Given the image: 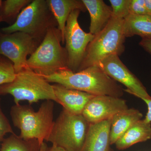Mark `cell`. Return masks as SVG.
Here are the masks:
<instances>
[{"label":"cell","instance_id":"cell-18","mask_svg":"<svg viewBox=\"0 0 151 151\" xmlns=\"http://www.w3.org/2000/svg\"><path fill=\"white\" fill-rule=\"evenodd\" d=\"M123 28L126 37L138 35L142 39L151 38V16L129 14L124 19Z\"/></svg>","mask_w":151,"mask_h":151},{"label":"cell","instance_id":"cell-24","mask_svg":"<svg viewBox=\"0 0 151 151\" xmlns=\"http://www.w3.org/2000/svg\"><path fill=\"white\" fill-rule=\"evenodd\" d=\"M129 14L137 15H148L145 5V0H131Z\"/></svg>","mask_w":151,"mask_h":151},{"label":"cell","instance_id":"cell-14","mask_svg":"<svg viewBox=\"0 0 151 151\" xmlns=\"http://www.w3.org/2000/svg\"><path fill=\"white\" fill-rule=\"evenodd\" d=\"M90 17L89 33L94 36L106 26L112 17L111 6L103 0H82Z\"/></svg>","mask_w":151,"mask_h":151},{"label":"cell","instance_id":"cell-3","mask_svg":"<svg viewBox=\"0 0 151 151\" xmlns=\"http://www.w3.org/2000/svg\"><path fill=\"white\" fill-rule=\"evenodd\" d=\"M61 42L62 34L58 27L49 29L43 40L28 58L29 68L42 76L68 68L67 52Z\"/></svg>","mask_w":151,"mask_h":151},{"label":"cell","instance_id":"cell-10","mask_svg":"<svg viewBox=\"0 0 151 151\" xmlns=\"http://www.w3.org/2000/svg\"><path fill=\"white\" fill-rule=\"evenodd\" d=\"M110 78L120 82L127 87L124 91L141 98L151 97L142 82L120 59L119 56L113 55L106 58L98 65Z\"/></svg>","mask_w":151,"mask_h":151},{"label":"cell","instance_id":"cell-22","mask_svg":"<svg viewBox=\"0 0 151 151\" xmlns=\"http://www.w3.org/2000/svg\"><path fill=\"white\" fill-rule=\"evenodd\" d=\"M112 9V17L124 19L129 14L131 0H110Z\"/></svg>","mask_w":151,"mask_h":151},{"label":"cell","instance_id":"cell-27","mask_svg":"<svg viewBox=\"0 0 151 151\" xmlns=\"http://www.w3.org/2000/svg\"><path fill=\"white\" fill-rule=\"evenodd\" d=\"M145 5L148 14L151 16V0H145Z\"/></svg>","mask_w":151,"mask_h":151},{"label":"cell","instance_id":"cell-16","mask_svg":"<svg viewBox=\"0 0 151 151\" xmlns=\"http://www.w3.org/2000/svg\"><path fill=\"white\" fill-rule=\"evenodd\" d=\"M47 2L62 34V43H65L64 32L68 17L75 10L84 12L87 10L86 7L82 0H47Z\"/></svg>","mask_w":151,"mask_h":151},{"label":"cell","instance_id":"cell-4","mask_svg":"<svg viewBox=\"0 0 151 151\" xmlns=\"http://www.w3.org/2000/svg\"><path fill=\"white\" fill-rule=\"evenodd\" d=\"M6 94L13 96L15 105L27 101L30 105L41 100H52L59 104L52 85L29 68L17 73L12 82L0 86V96Z\"/></svg>","mask_w":151,"mask_h":151},{"label":"cell","instance_id":"cell-8","mask_svg":"<svg viewBox=\"0 0 151 151\" xmlns=\"http://www.w3.org/2000/svg\"><path fill=\"white\" fill-rule=\"evenodd\" d=\"M75 10L70 13L68 19L64 32L65 48L67 52L68 67L74 72L79 70L87 47L94 35L84 32L78 23V17L81 13Z\"/></svg>","mask_w":151,"mask_h":151},{"label":"cell","instance_id":"cell-19","mask_svg":"<svg viewBox=\"0 0 151 151\" xmlns=\"http://www.w3.org/2000/svg\"><path fill=\"white\" fill-rule=\"evenodd\" d=\"M41 145L37 140L24 139L12 134L3 140L0 151H40Z\"/></svg>","mask_w":151,"mask_h":151},{"label":"cell","instance_id":"cell-2","mask_svg":"<svg viewBox=\"0 0 151 151\" xmlns=\"http://www.w3.org/2000/svg\"><path fill=\"white\" fill-rule=\"evenodd\" d=\"M53 102L45 100L36 112L30 105L19 104L12 107V121L14 127L20 131L21 138L37 140L40 145L46 141L54 122Z\"/></svg>","mask_w":151,"mask_h":151},{"label":"cell","instance_id":"cell-20","mask_svg":"<svg viewBox=\"0 0 151 151\" xmlns=\"http://www.w3.org/2000/svg\"><path fill=\"white\" fill-rule=\"evenodd\" d=\"M31 0H6L0 8V22L12 24L21 11L31 2Z\"/></svg>","mask_w":151,"mask_h":151},{"label":"cell","instance_id":"cell-15","mask_svg":"<svg viewBox=\"0 0 151 151\" xmlns=\"http://www.w3.org/2000/svg\"><path fill=\"white\" fill-rule=\"evenodd\" d=\"M143 116L142 113L135 108H128L113 116L110 128L111 145L115 144L130 127L142 120Z\"/></svg>","mask_w":151,"mask_h":151},{"label":"cell","instance_id":"cell-7","mask_svg":"<svg viewBox=\"0 0 151 151\" xmlns=\"http://www.w3.org/2000/svg\"><path fill=\"white\" fill-rule=\"evenodd\" d=\"M89 126L82 115L63 108L54 121L46 141L67 151H82Z\"/></svg>","mask_w":151,"mask_h":151},{"label":"cell","instance_id":"cell-26","mask_svg":"<svg viewBox=\"0 0 151 151\" xmlns=\"http://www.w3.org/2000/svg\"><path fill=\"white\" fill-rule=\"evenodd\" d=\"M139 45L144 50L151 55V38L142 39Z\"/></svg>","mask_w":151,"mask_h":151},{"label":"cell","instance_id":"cell-31","mask_svg":"<svg viewBox=\"0 0 151 151\" xmlns=\"http://www.w3.org/2000/svg\"></svg>","mask_w":151,"mask_h":151},{"label":"cell","instance_id":"cell-25","mask_svg":"<svg viewBox=\"0 0 151 151\" xmlns=\"http://www.w3.org/2000/svg\"><path fill=\"white\" fill-rule=\"evenodd\" d=\"M141 99L146 103L147 106V112L144 120L147 123H151V97L148 98H142Z\"/></svg>","mask_w":151,"mask_h":151},{"label":"cell","instance_id":"cell-9","mask_svg":"<svg viewBox=\"0 0 151 151\" xmlns=\"http://www.w3.org/2000/svg\"><path fill=\"white\" fill-rule=\"evenodd\" d=\"M40 45L25 33L5 34L0 31V55L5 57L12 63L16 73L29 68L27 56L31 55Z\"/></svg>","mask_w":151,"mask_h":151},{"label":"cell","instance_id":"cell-21","mask_svg":"<svg viewBox=\"0 0 151 151\" xmlns=\"http://www.w3.org/2000/svg\"><path fill=\"white\" fill-rule=\"evenodd\" d=\"M16 75L12 63L5 57L0 55V86L13 81Z\"/></svg>","mask_w":151,"mask_h":151},{"label":"cell","instance_id":"cell-5","mask_svg":"<svg viewBox=\"0 0 151 151\" xmlns=\"http://www.w3.org/2000/svg\"><path fill=\"white\" fill-rule=\"evenodd\" d=\"M124 20L112 17L106 26L94 36L87 47L78 71L98 65L100 61L110 55H116L119 56L124 53L126 38L123 28Z\"/></svg>","mask_w":151,"mask_h":151},{"label":"cell","instance_id":"cell-28","mask_svg":"<svg viewBox=\"0 0 151 151\" xmlns=\"http://www.w3.org/2000/svg\"><path fill=\"white\" fill-rule=\"evenodd\" d=\"M46 151H67L62 148L52 145L50 147H48Z\"/></svg>","mask_w":151,"mask_h":151},{"label":"cell","instance_id":"cell-23","mask_svg":"<svg viewBox=\"0 0 151 151\" xmlns=\"http://www.w3.org/2000/svg\"><path fill=\"white\" fill-rule=\"evenodd\" d=\"M9 133L14 134L7 118L2 110L0 97V141L2 142L5 135Z\"/></svg>","mask_w":151,"mask_h":151},{"label":"cell","instance_id":"cell-17","mask_svg":"<svg viewBox=\"0 0 151 151\" xmlns=\"http://www.w3.org/2000/svg\"><path fill=\"white\" fill-rule=\"evenodd\" d=\"M151 138V123L142 119L130 127L115 144L117 150H123L135 144L148 140Z\"/></svg>","mask_w":151,"mask_h":151},{"label":"cell","instance_id":"cell-12","mask_svg":"<svg viewBox=\"0 0 151 151\" xmlns=\"http://www.w3.org/2000/svg\"><path fill=\"white\" fill-rule=\"evenodd\" d=\"M52 85L60 105L66 111L76 115H82L85 106L94 96L86 92L67 88L61 84Z\"/></svg>","mask_w":151,"mask_h":151},{"label":"cell","instance_id":"cell-29","mask_svg":"<svg viewBox=\"0 0 151 151\" xmlns=\"http://www.w3.org/2000/svg\"><path fill=\"white\" fill-rule=\"evenodd\" d=\"M48 147L45 142H43L41 146L40 151H46Z\"/></svg>","mask_w":151,"mask_h":151},{"label":"cell","instance_id":"cell-13","mask_svg":"<svg viewBox=\"0 0 151 151\" xmlns=\"http://www.w3.org/2000/svg\"><path fill=\"white\" fill-rule=\"evenodd\" d=\"M111 119L89 124L82 151H113L110 143Z\"/></svg>","mask_w":151,"mask_h":151},{"label":"cell","instance_id":"cell-6","mask_svg":"<svg viewBox=\"0 0 151 151\" xmlns=\"http://www.w3.org/2000/svg\"><path fill=\"white\" fill-rule=\"evenodd\" d=\"M57 26L47 0H33L21 11L12 24L0 31L5 34L25 33L40 44L49 29Z\"/></svg>","mask_w":151,"mask_h":151},{"label":"cell","instance_id":"cell-1","mask_svg":"<svg viewBox=\"0 0 151 151\" xmlns=\"http://www.w3.org/2000/svg\"><path fill=\"white\" fill-rule=\"evenodd\" d=\"M42 76L50 83L61 84L67 88L94 96L109 95L121 98L124 95V89L122 86L108 76L98 65L77 72L66 68L52 75Z\"/></svg>","mask_w":151,"mask_h":151},{"label":"cell","instance_id":"cell-11","mask_svg":"<svg viewBox=\"0 0 151 151\" xmlns=\"http://www.w3.org/2000/svg\"><path fill=\"white\" fill-rule=\"evenodd\" d=\"M126 100L109 95L92 97L84 108L82 115L89 124L111 119L115 114L128 109Z\"/></svg>","mask_w":151,"mask_h":151},{"label":"cell","instance_id":"cell-30","mask_svg":"<svg viewBox=\"0 0 151 151\" xmlns=\"http://www.w3.org/2000/svg\"><path fill=\"white\" fill-rule=\"evenodd\" d=\"M2 3V1H1V0H0V8H1V6Z\"/></svg>","mask_w":151,"mask_h":151}]
</instances>
